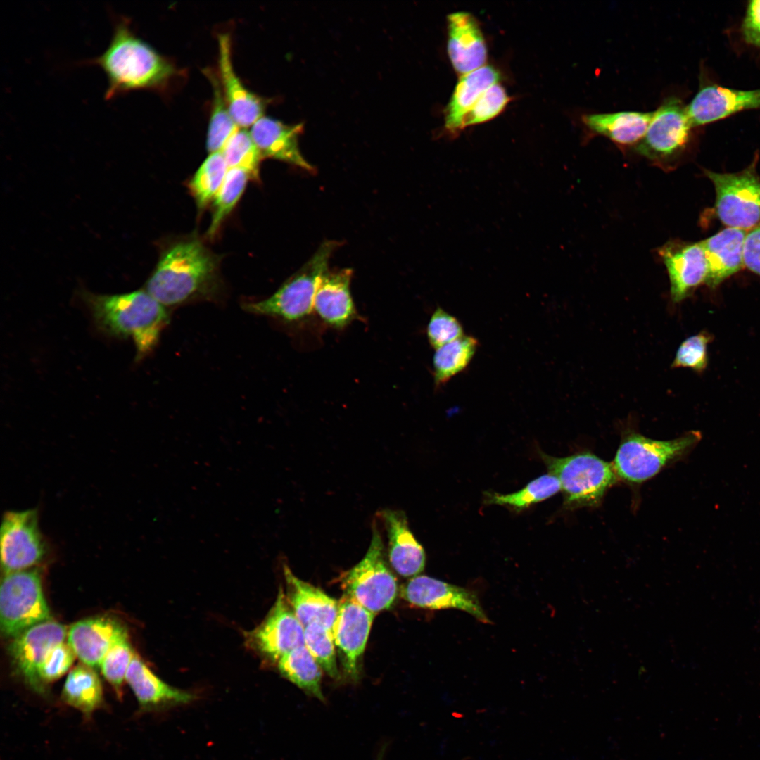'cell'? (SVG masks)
<instances>
[{
	"label": "cell",
	"instance_id": "1",
	"mask_svg": "<svg viewBox=\"0 0 760 760\" xmlns=\"http://www.w3.org/2000/svg\"><path fill=\"white\" fill-rule=\"evenodd\" d=\"M83 63L98 66L105 73L106 100L138 90L160 91L175 74L172 64L139 37L130 19L122 15L114 18L113 32L106 49Z\"/></svg>",
	"mask_w": 760,
	"mask_h": 760
},
{
	"label": "cell",
	"instance_id": "2",
	"mask_svg": "<svg viewBox=\"0 0 760 760\" xmlns=\"http://www.w3.org/2000/svg\"><path fill=\"white\" fill-rule=\"evenodd\" d=\"M217 259L193 239L167 248L146 284V291L165 307L213 298L219 289Z\"/></svg>",
	"mask_w": 760,
	"mask_h": 760
},
{
	"label": "cell",
	"instance_id": "3",
	"mask_svg": "<svg viewBox=\"0 0 760 760\" xmlns=\"http://www.w3.org/2000/svg\"><path fill=\"white\" fill-rule=\"evenodd\" d=\"M96 324L108 334L131 338L141 358L156 346L170 321L168 311L146 290L115 295L84 293Z\"/></svg>",
	"mask_w": 760,
	"mask_h": 760
},
{
	"label": "cell",
	"instance_id": "4",
	"mask_svg": "<svg viewBox=\"0 0 760 760\" xmlns=\"http://www.w3.org/2000/svg\"><path fill=\"white\" fill-rule=\"evenodd\" d=\"M702 438L690 431L668 441L654 440L629 431L621 439L612 464L620 479L640 484L657 475L669 464L688 456Z\"/></svg>",
	"mask_w": 760,
	"mask_h": 760
},
{
	"label": "cell",
	"instance_id": "5",
	"mask_svg": "<svg viewBox=\"0 0 760 760\" xmlns=\"http://www.w3.org/2000/svg\"><path fill=\"white\" fill-rule=\"evenodd\" d=\"M339 246L335 241H324L310 259L271 296L246 303V311L287 322L305 319L314 310L319 279L328 270L333 252Z\"/></svg>",
	"mask_w": 760,
	"mask_h": 760
},
{
	"label": "cell",
	"instance_id": "6",
	"mask_svg": "<svg viewBox=\"0 0 760 760\" xmlns=\"http://www.w3.org/2000/svg\"><path fill=\"white\" fill-rule=\"evenodd\" d=\"M550 474L559 480L567 508L596 507L617 481L612 464L590 452L565 457L540 452Z\"/></svg>",
	"mask_w": 760,
	"mask_h": 760
},
{
	"label": "cell",
	"instance_id": "7",
	"mask_svg": "<svg viewBox=\"0 0 760 760\" xmlns=\"http://www.w3.org/2000/svg\"><path fill=\"white\" fill-rule=\"evenodd\" d=\"M52 619L37 569L4 574L0 588V626L6 638Z\"/></svg>",
	"mask_w": 760,
	"mask_h": 760
},
{
	"label": "cell",
	"instance_id": "8",
	"mask_svg": "<svg viewBox=\"0 0 760 760\" xmlns=\"http://www.w3.org/2000/svg\"><path fill=\"white\" fill-rule=\"evenodd\" d=\"M374 524L365 555L344 574L343 585L346 595L376 614L392 607L398 588L396 578L385 560L382 539Z\"/></svg>",
	"mask_w": 760,
	"mask_h": 760
},
{
	"label": "cell",
	"instance_id": "9",
	"mask_svg": "<svg viewBox=\"0 0 760 760\" xmlns=\"http://www.w3.org/2000/svg\"><path fill=\"white\" fill-rule=\"evenodd\" d=\"M755 165L737 173L706 171L716 190V213L728 227L745 230L760 222V177Z\"/></svg>",
	"mask_w": 760,
	"mask_h": 760
},
{
	"label": "cell",
	"instance_id": "10",
	"mask_svg": "<svg viewBox=\"0 0 760 760\" xmlns=\"http://www.w3.org/2000/svg\"><path fill=\"white\" fill-rule=\"evenodd\" d=\"M692 127L686 106L679 98L669 96L653 112L635 151L655 162H670L686 148Z\"/></svg>",
	"mask_w": 760,
	"mask_h": 760
},
{
	"label": "cell",
	"instance_id": "11",
	"mask_svg": "<svg viewBox=\"0 0 760 760\" xmlns=\"http://www.w3.org/2000/svg\"><path fill=\"white\" fill-rule=\"evenodd\" d=\"M1 564L4 574L27 569L40 562L46 543L36 509L6 512L1 526Z\"/></svg>",
	"mask_w": 760,
	"mask_h": 760
},
{
	"label": "cell",
	"instance_id": "12",
	"mask_svg": "<svg viewBox=\"0 0 760 760\" xmlns=\"http://www.w3.org/2000/svg\"><path fill=\"white\" fill-rule=\"evenodd\" d=\"M248 646L265 659L278 662L286 654L305 645L304 627L289 604L283 588L265 619L245 635Z\"/></svg>",
	"mask_w": 760,
	"mask_h": 760
},
{
	"label": "cell",
	"instance_id": "13",
	"mask_svg": "<svg viewBox=\"0 0 760 760\" xmlns=\"http://www.w3.org/2000/svg\"><path fill=\"white\" fill-rule=\"evenodd\" d=\"M67 635L66 627L51 619L24 631L12 638L8 647L17 673L39 695L46 692L39 676L40 666L49 650L63 642Z\"/></svg>",
	"mask_w": 760,
	"mask_h": 760
},
{
	"label": "cell",
	"instance_id": "14",
	"mask_svg": "<svg viewBox=\"0 0 760 760\" xmlns=\"http://www.w3.org/2000/svg\"><path fill=\"white\" fill-rule=\"evenodd\" d=\"M400 594L403 600L417 607L460 609L480 622L490 623L474 592L435 578L415 576L402 585Z\"/></svg>",
	"mask_w": 760,
	"mask_h": 760
},
{
	"label": "cell",
	"instance_id": "15",
	"mask_svg": "<svg viewBox=\"0 0 760 760\" xmlns=\"http://www.w3.org/2000/svg\"><path fill=\"white\" fill-rule=\"evenodd\" d=\"M373 612L345 595L338 602L332 633L344 671L350 678L359 677V664L374 618Z\"/></svg>",
	"mask_w": 760,
	"mask_h": 760
},
{
	"label": "cell",
	"instance_id": "16",
	"mask_svg": "<svg viewBox=\"0 0 760 760\" xmlns=\"http://www.w3.org/2000/svg\"><path fill=\"white\" fill-rule=\"evenodd\" d=\"M659 253L668 272L673 302L683 301L698 286L706 282L708 265L702 241L688 244L668 243Z\"/></svg>",
	"mask_w": 760,
	"mask_h": 760
},
{
	"label": "cell",
	"instance_id": "17",
	"mask_svg": "<svg viewBox=\"0 0 760 760\" xmlns=\"http://www.w3.org/2000/svg\"><path fill=\"white\" fill-rule=\"evenodd\" d=\"M747 109H760V89L740 90L702 84L686 110L692 127L704 125Z\"/></svg>",
	"mask_w": 760,
	"mask_h": 760
},
{
	"label": "cell",
	"instance_id": "18",
	"mask_svg": "<svg viewBox=\"0 0 760 760\" xmlns=\"http://www.w3.org/2000/svg\"><path fill=\"white\" fill-rule=\"evenodd\" d=\"M125 680L137 698L139 714L165 712L190 704L196 699L194 693L161 680L137 654L132 659Z\"/></svg>",
	"mask_w": 760,
	"mask_h": 760
},
{
	"label": "cell",
	"instance_id": "19",
	"mask_svg": "<svg viewBox=\"0 0 760 760\" xmlns=\"http://www.w3.org/2000/svg\"><path fill=\"white\" fill-rule=\"evenodd\" d=\"M125 626L107 616L85 619L73 623L68 631V643L83 664L101 668L103 657L118 640L127 637Z\"/></svg>",
	"mask_w": 760,
	"mask_h": 760
},
{
	"label": "cell",
	"instance_id": "20",
	"mask_svg": "<svg viewBox=\"0 0 760 760\" xmlns=\"http://www.w3.org/2000/svg\"><path fill=\"white\" fill-rule=\"evenodd\" d=\"M220 82L230 113L239 127L252 126L262 117L265 101L248 90L234 71L229 34L218 36Z\"/></svg>",
	"mask_w": 760,
	"mask_h": 760
},
{
	"label": "cell",
	"instance_id": "21",
	"mask_svg": "<svg viewBox=\"0 0 760 760\" xmlns=\"http://www.w3.org/2000/svg\"><path fill=\"white\" fill-rule=\"evenodd\" d=\"M447 22V51L455 71L464 75L485 65L487 47L473 15L455 12L448 16Z\"/></svg>",
	"mask_w": 760,
	"mask_h": 760
},
{
	"label": "cell",
	"instance_id": "22",
	"mask_svg": "<svg viewBox=\"0 0 760 760\" xmlns=\"http://www.w3.org/2000/svg\"><path fill=\"white\" fill-rule=\"evenodd\" d=\"M353 270H327L321 277L314 300V310L328 326L341 329L359 318L351 293Z\"/></svg>",
	"mask_w": 760,
	"mask_h": 760
},
{
	"label": "cell",
	"instance_id": "23",
	"mask_svg": "<svg viewBox=\"0 0 760 760\" xmlns=\"http://www.w3.org/2000/svg\"><path fill=\"white\" fill-rule=\"evenodd\" d=\"M303 125H287L269 117H261L252 126L251 134L262 158L281 160L309 172L314 167L302 156L298 137Z\"/></svg>",
	"mask_w": 760,
	"mask_h": 760
},
{
	"label": "cell",
	"instance_id": "24",
	"mask_svg": "<svg viewBox=\"0 0 760 760\" xmlns=\"http://www.w3.org/2000/svg\"><path fill=\"white\" fill-rule=\"evenodd\" d=\"M388 540V558L393 569L404 577L415 576L424 568L426 555L410 531L406 516L390 509L379 512Z\"/></svg>",
	"mask_w": 760,
	"mask_h": 760
},
{
	"label": "cell",
	"instance_id": "25",
	"mask_svg": "<svg viewBox=\"0 0 760 760\" xmlns=\"http://www.w3.org/2000/svg\"><path fill=\"white\" fill-rule=\"evenodd\" d=\"M283 569L286 597L303 627L318 623L332 631L338 602L319 588L296 577L286 564Z\"/></svg>",
	"mask_w": 760,
	"mask_h": 760
},
{
	"label": "cell",
	"instance_id": "26",
	"mask_svg": "<svg viewBox=\"0 0 760 760\" xmlns=\"http://www.w3.org/2000/svg\"><path fill=\"white\" fill-rule=\"evenodd\" d=\"M746 234L744 229L727 227L702 241L708 265L705 283L710 288L717 287L742 267Z\"/></svg>",
	"mask_w": 760,
	"mask_h": 760
},
{
	"label": "cell",
	"instance_id": "27",
	"mask_svg": "<svg viewBox=\"0 0 760 760\" xmlns=\"http://www.w3.org/2000/svg\"><path fill=\"white\" fill-rule=\"evenodd\" d=\"M653 112L619 111L585 114L581 120L591 132L623 146L638 144L643 138Z\"/></svg>",
	"mask_w": 760,
	"mask_h": 760
},
{
	"label": "cell",
	"instance_id": "28",
	"mask_svg": "<svg viewBox=\"0 0 760 760\" xmlns=\"http://www.w3.org/2000/svg\"><path fill=\"white\" fill-rule=\"evenodd\" d=\"M499 80V72L491 65H483L461 75L445 109L446 129L452 133L460 131L464 115L480 96Z\"/></svg>",
	"mask_w": 760,
	"mask_h": 760
},
{
	"label": "cell",
	"instance_id": "29",
	"mask_svg": "<svg viewBox=\"0 0 760 760\" xmlns=\"http://www.w3.org/2000/svg\"><path fill=\"white\" fill-rule=\"evenodd\" d=\"M61 699L89 720L95 711L104 706L102 684L95 670L84 664L77 665L67 676Z\"/></svg>",
	"mask_w": 760,
	"mask_h": 760
},
{
	"label": "cell",
	"instance_id": "30",
	"mask_svg": "<svg viewBox=\"0 0 760 760\" xmlns=\"http://www.w3.org/2000/svg\"><path fill=\"white\" fill-rule=\"evenodd\" d=\"M277 667L286 679L307 694L324 702L321 688L322 669L305 645L284 655L278 661Z\"/></svg>",
	"mask_w": 760,
	"mask_h": 760
},
{
	"label": "cell",
	"instance_id": "31",
	"mask_svg": "<svg viewBox=\"0 0 760 760\" xmlns=\"http://www.w3.org/2000/svg\"><path fill=\"white\" fill-rule=\"evenodd\" d=\"M478 347L477 340L463 336L437 349L433 358L434 383L440 386L466 369Z\"/></svg>",
	"mask_w": 760,
	"mask_h": 760
},
{
	"label": "cell",
	"instance_id": "32",
	"mask_svg": "<svg viewBox=\"0 0 760 760\" xmlns=\"http://www.w3.org/2000/svg\"><path fill=\"white\" fill-rule=\"evenodd\" d=\"M204 73L210 80L213 91L206 141L207 149L211 153L220 151L239 127L230 113L218 77L210 68L205 70Z\"/></svg>",
	"mask_w": 760,
	"mask_h": 760
},
{
	"label": "cell",
	"instance_id": "33",
	"mask_svg": "<svg viewBox=\"0 0 760 760\" xmlns=\"http://www.w3.org/2000/svg\"><path fill=\"white\" fill-rule=\"evenodd\" d=\"M559 490L561 485L559 480L549 473L536 478L522 489L512 493L486 492L484 500L488 505L507 506L519 511L553 496Z\"/></svg>",
	"mask_w": 760,
	"mask_h": 760
},
{
	"label": "cell",
	"instance_id": "34",
	"mask_svg": "<svg viewBox=\"0 0 760 760\" xmlns=\"http://www.w3.org/2000/svg\"><path fill=\"white\" fill-rule=\"evenodd\" d=\"M228 170L221 151L211 153L199 167L189 183L199 209H203L213 200Z\"/></svg>",
	"mask_w": 760,
	"mask_h": 760
},
{
	"label": "cell",
	"instance_id": "35",
	"mask_svg": "<svg viewBox=\"0 0 760 760\" xmlns=\"http://www.w3.org/2000/svg\"><path fill=\"white\" fill-rule=\"evenodd\" d=\"M250 179L246 171L229 168L220 189L213 200L211 222L207 232L210 239H213L217 234L222 222L240 199Z\"/></svg>",
	"mask_w": 760,
	"mask_h": 760
},
{
	"label": "cell",
	"instance_id": "36",
	"mask_svg": "<svg viewBox=\"0 0 760 760\" xmlns=\"http://www.w3.org/2000/svg\"><path fill=\"white\" fill-rule=\"evenodd\" d=\"M229 168L246 171L251 179H259V170L263 158L251 132L239 127L220 151Z\"/></svg>",
	"mask_w": 760,
	"mask_h": 760
},
{
	"label": "cell",
	"instance_id": "37",
	"mask_svg": "<svg viewBox=\"0 0 760 760\" xmlns=\"http://www.w3.org/2000/svg\"><path fill=\"white\" fill-rule=\"evenodd\" d=\"M305 645L322 669L331 678H339L332 631L318 623L304 628Z\"/></svg>",
	"mask_w": 760,
	"mask_h": 760
},
{
	"label": "cell",
	"instance_id": "38",
	"mask_svg": "<svg viewBox=\"0 0 760 760\" xmlns=\"http://www.w3.org/2000/svg\"><path fill=\"white\" fill-rule=\"evenodd\" d=\"M134 654L127 636L113 645L101 662L102 674L119 698L122 697L123 681Z\"/></svg>",
	"mask_w": 760,
	"mask_h": 760
},
{
	"label": "cell",
	"instance_id": "39",
	"mask_svg": "<svg viewBox=\"0 0 760 760\" xmlns=\"http://www.w3.org/2000/svg\"><path fill=\"white\" fill-rule=\"evenodd\" d=\"M510 98L499 83L489 87L462 119L460 129L487 122L498 115Z\"/></svg>",
	"mask_w": 760,
	"mask_h": 760
},
{
	"label": "cell",
	"instance_id": "40",
	"mask_svg": "<svg viewBox=\"0 0 760 760\" xmlns=\"http://www.w3.org/2000/svg\"><path fill=\"white\" fill-rule=\"evenodd\" d=\"M712 340L713 336L706 331L685 338L677 349L671 367H685L698 373L702 372L707 366V348Z\"/></svg>",
	"mask_w": 760,
	"mask_h": 760
},
{
	"label": "cell",
	"instance_id": "41",
	"mask_svg": "<svg viewBox=\"0 0 760 760\" xmlns=\"http://www.w3.org/2000/svg\"><path fill=\"white\" fill-rule=\"evenodd\" d=\"M426 334L429 343L435 349L464 336L459 320L441 308H436L432 314Z\"/></svg>",
	"mask_w": 760,
	"mask_h": 760
},
{
	"label": "cell",
	"instance_id": "42",
	"mask_svg": "<svg viewBox=\"0 0 760 760\" xmlns=\"http://www.w3.org/2000/svg\"><path fill=\"white\" fill-rule=\"evenodd\" d=\"M76 657L68 643L61 642L52 647L42 661L39 676L46 691V686L64 675Z\"/></svg>",
	"mask_w": 760,
	"mask_h": 760
},
{
	"label": "cell",
	"instance_id": "43",
	"mask_svg": "<svg viewBox=\"0 0 760 760\" xmlns=\"http://www.w3.org/2000/svg\"><path fill=\"white\" fill-rule=\"evenodd\" d=\"M741 30L747 43L760 48V0L748 2Z\"/></svg>",
	"mask_w": 760,
	"mask_h": 760
},
{
	"label": "cell",
	"instance_id": "44",
	"mask_svg": "<svg viewBox=\"0 0 760 760\" xmlns=\"http://www.w3.org/2000/svg\"><path fill=\"white\" fill-rule=\"evenodd\" d=\"M743 262L749 270L760 276V225L746 234Z\"/></svg>",
	"mask_w": 760,
	"mask_h": 760
},
{
	"label": "cell",
	"instance_id": "45",
	"mask_svg": "<svg viewBox=\"0 0 760 760\" xmlns=\"http://www.w3.org/2000/svg\"><path fill=\"white\" fill-rule=\"evenodd\" d=\"M384 751H385V747H383V748H382V749H381L380 750V752H379V755H378V756H377V758H376V760H383V757H384Z\"/></svg>",
	"mask_w": 760,
	"mask_h": 760
}]
</instances>
